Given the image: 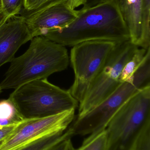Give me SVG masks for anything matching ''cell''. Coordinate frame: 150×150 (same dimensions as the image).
<instances>
[{
	"mask_svg": "<svg viewBox=\"0 0 150 150\" xmlns=\"http://www.w3.org/2000/svg\"><path fill=\"white\" fill-rule=\"evenodd\" d=\"M68 1V0H45L44 2L35 9L29 11H21L20 14L25 17L30 16L32 15L38 14L44 10L55 4L60 3L67 2Z\"/></svg>",
	"mask_w": 150,
	"mask_h": 150,
	"instance_id": "obj_18",
	"label": "cell"
},
{
	"mask_svg": "<svg viewBox=\"0 0 150 150\" xmlns=\"http://www.w3.org/2000/svg\"><path fill=\"white\" fill-rule=\"evenodd\" d=\"M68 137H72L69 132L51 134L37 139L14 150H47L52 146Z\"/></svg>",
	"mask_w": 150,
	"mask_h": 150,
	"instance_id": "obj_13",
	"label": "cell"
},
{
	"mask_svg": "<svg viewBox=\"0 0 150 150\" xmlns=\"http://www.w3.org/2000/svg\"><path fill=\"white\" fill-rule=\"evenodd\" d=\"M69 60L66 47L36 36L31 40L25 52L10 62L0 88L15 89L31 81L47 79L67 69Z\"/></svg>",
	"mask_w": 150,
	"mask_h": 150,
	"instance_id": "obj_2",
	"label": "cell"
},
{
	"mask_svg": "<svg viewBox=\"0 0 150 150\" xmlns=\"http://www.w3.org/2000/svg\"><path fill=\"white\" fill-rule=\"evenodd\" d=\"M1 92H2V90H1V88H0V93H1Z\"/></svg>",
	"mask_w": 150,
	"mask_h": 150,
	"instance_id": "obj_26",
	"label": "cell"
},
{
	"mask_svg": "<svg viewBox=\"0 0 150 150\" xmlns=\"http://www.w3.org/2000/svg\"><path fill=\"white\" fill-rule=\"evenodd\" d=\"M117 43L109 40L85 41L72 47L70 60L75 80L69 89L80 103Z\"/></svg>",
	"mask_w": 150,
	"mask_h": 150,
	"instance_id": "obj_6",
	"label": "cell"
},
{
	"mask_svg": "<svg viewBox=\"0 0 150 150\" xmlns=\"http://www.w3.org/2000/svg\"><path fill=\"white\" fill-rule=\"evenodd\" d=\"M9 18V17L5 13L3 10H0V25H1Z\"/></svg>",
	"mask_w": 150,
	"mask_h": 150,
	"instance_id": "obj_24",
	"label": "cell"
},
{
	"mask_svg": "<svg viewBox=\"0 0 150 150\" xmlns=\"http://www.w3.org/2000/svg\"><path fill=\"white\" fill-rule=\"evenodd\" d=\"M122 16L128 29L130 40L141 48L150 47V35L144 29L143 19V0H116Z\"/></svg>",
	"mask_w": 150,
	"mask_h": 150,
	"instance_id": "obj_11",
	"label": "cell"
},
{
	"mask_svg": "<svg viewBox=\"0 0 150 150\" xmlns=\"http://www.w3.org/2000/svg\"><path fill=\"white\" fill-rule=\"evenodd\" d=\"M131 150H150V122L144 126Z\"/></svg>",
	"mask_w": 150,
	"mask_h": 150,
	"instance_id": "obj_16",
	"label": "cell"
},
{
	"mask_svg": "<svg viewBox=\"0 0 150 150\" xmlns=\"http://www.w3.org/2000/svg\"><path fill=\"white\" fill-rule=\"evenodd\" d=\"M112 0H86L85 3L81 8V9L84 10L94 7L100 4Z\"/></svg>",
	"mask_w": 150,
	"mask_h": 150,
	"instance_id": "obj_22",
	"label": "cell"
},
{
	"mask_svg": "<svg viewBox=\"0 0 150 150\" xmlns=\"http://www.w3.org/2000/svg\"><path fill=\"white\" fill-rule=\"evenodd\" d=\"M150 54V47L148 49L139 47L124 66L121 74V81L123 83L133 78L146 57Z\"/></svg>",
	"mask_w": 150,
	"mask_h": 150,
	"instance_id": "obj_14",
	"label": "cell"
},
{
	"mask_svg": "<svg viewBox=\"0 0 150 150\" xmlns=\"http://www.w3.org/2000/svg\"><path fill=\"white\" fill-rule=\"evenodd\" d=\"M2 142H0V147H1V145L2 143Z\"/></svg>",
	"mask_w": 150,
	"mask_h": 150,
	"instance_id": "obj_27",
	"label": "cell"
},
{
	"mask_svg": "<svg viewBox=\"0 0 150 150\" xmlns=\"http://www.w3.org/2000/svg\"><path fill=\"white\" fill-rule=\"evenodd\" d=\"M75 109L41 118L25 119L2 143L0 150H14L51 134L65 132L75 119Z\"/></svg>",
	"mask_w": 150,
	"mask_h": 150,
	"instance_id": "obj_8",
	"label": "cell"
},
{
	"mask_svg": "<svg viewBox=\"0 0 150 150\" xmlns=\"http://www.w3.org/2000/svg\"><path fill=\"white\" fill-rule=\"evenodd\" d=\"M77 11V16L68 25L48 31L41 36L65 47L91 40L121 43L130 40L116 0Z\"/></svg>",
	"mask_w": 150,
	"mask_h": 150,
	"instance_id": "obj_1",
	"label": "cell"
},
{
	"mask_svg": "<svg viewBox=\"0 0 150 150\" xmlns=\"http://www.w3.org/2000/svg\"><path fill=\"white\" fill-rule=\"evenodd\" d=\"M71 137L63 140L47 150H72L73 146Z\"/></svg>",
	"mask_w": 150,
	"mask_h": 150,
	"instance_id": "obj_20",
	"label": "cell"
},
{
	"mask_svg": "<svg viewBox=\"0 0 150 150\" xmlns=\"http://www.w3.org/2000/svg\"><path fill=\"white\" fill-rule=\"evenodd\" d=\"M150 85V54L128 81L122 83L106 99L81 116L75 117L67 130L71 136H85L106 129L123 104L138 90Z\"/></svg>",
	"mask_w": 150,
	"mask_h": 150,
	"instance_id": "obj_3",
	"label": "cell"
},
{
	"mask_svg": "<svg viewBox=\"0 0 150 150\" xmlns=\"http://www.w3.org/2000/svg\"><path fill=\"white\" fill-rule=\"evenodd\" d=\"M143 19L145 31L150 35V0H143Z\"/></svg>",
	"mask_w": 150,
	"mask_h": 150,
	"instance_id": "obj_19",
	"label": "cell"
},
{
	"mask_svg": "<svg viewBox=\"0 0 150 150\" xmlns=\"http://www.w3.org/2000/svg\"><path fill=\"white\" fill-rule=\"evenodd\" d=\"M3 10L9 17L19 15L23 8L24 0H1Z\"/></svg>",
	"mask_w": 150,
	"mask_h": 150,
	"instance_id": "obj_17",
	"label": "cell"
},
{
	"mask_svg": "<svg viewBox=\"0 0 150 150\" xmlns=\"http://www.w3.org/2000/svg\"><path fill=\"white\" fill-rule=\"evenodd\" d=\"M86 0H68L67 2V5L71 10H75L76 8L83 6Z\"/></svg>",
	"mask_w": 150,
	"mask_h": 150,
	"instance_id": "obj_23",
	"label": "cell"
},
{
	"mask_svg": "<svg viewBox=\"0 0 150 150\" xmlns=\"http://www.w3.org/2000/svg\"><path fill=\"white\" fill-rule=\"evenodd\" d=\"M24 119L9 98L0 100V128L16 126Z\"/></svg>",
	"mask_w": 150,
	"mask_h": 150,
	"instance_id": "obj_12",
	"label": "cell"
},
{
	"mask_svg": "<svg viewBox=\"0 0 150 150\" xmlns=\"http://www.w3.org/2000/svg\"><path fill=\"white\" fill-rule=\"evenodd\" d=\"M150 122V85L138 90L112 118L106 128V150H131L144 126Z\"/></svg>",
	"mask_w": 150,
	"mask_h": 150,
	"instance_id": "obj_5",
	"label": "cell"
},
{
	"mask_svg": "<svg viewBox=\"0 0 150 150\" xmlns=\"http://www.w3.org/2000/svg\"><path fill=\"white\" fill-rule=\"evenodd\" d=\"M67 3H60L38 14L24 17L32 38L50 30L65 27L76 18L78 11L71 10Z\"/></svg>",
	"mask_w": 150,
	"mask_h": 150,
	"instance_id": "obj_10",
	"label": "cell"
},
{
	"mask_svg": "<svg viewBox=\"0 0 150 150\" xmlns=\"http://www.w3.org/2000/svg\"><path fill=\"white\" fill-rule=\"evenodd\" d=\"M9 98L25 119L54 115L78 107L68 90L51 83L47 79L28 82L17 87Z\"/></svg>",
	"mask_w": 150,
	"mask_h": 150,
	"instance_id": "obj_4",
	"label": "cell"
},
{
	"mask_svg": "<svg viewBox=\"0 0 150 150\" xmlns=\"http://www.w3.org/2000/svg\"><path fill=\"white\" fill-rule=\"evenodd\" d=\"M45 0H24L23 8L22 11L33 10L40 6Z\"/></svg>",
	"mask_w": 150,
	"mask_h": 150,
	"instance_id": "obj_21",
	"label": "cell"
},
{
	"mask_svg": "<svg viewBox=\"0 0 150 150\" xmlns=\"http://www.w3.org/2000/svg\"><path fill=\"white\" fill-rule=\"evenodd\" d=\"M107 134L105 129L93 133L85 138L82 145L72 150H106Z\"/></svg>",
	"mask_w": 150,
	"mask_h": 150,
	"instance_id": "obj_15",
	"label": "cell"
},
{
	"mask_svg": "<svg viewBox=\"0 0 150 150\" xmlns=\"http://www.w3.org/2000/svg\"><path fill=\"white\" fill-rule=\"evenodd\" d=\"M32 38L22 15L10 17L0 25V67L10 62L20 47Z\"/></svg>",
	"mask_w": 150,
	"mask_h": 150,
	"instance_id": "obj_9",
	"label": "cell"
},
{
	"mask_svg": "<svg viewBox=\"0 0 150 150\" xmlns=\"http://www.w3.org/2000/svg\"><path fill=\"white\" fill-rule=\"evenodd\" d=\"M138 48L130 40L117 43L83 99L79 103L77 116L83 115L94 108L122 83L120 76L123 67Z\"/></svg>",
	"mask_w": 150,
	"mask_h": 150,
	"instance_id": "obj_7",
	"label": "cell"
},
{
	"mask_svg": "<svg viewBox=\"0 0 150 150\" xmlns=\"http://www.w3.org/2000/svg\"><path fill=\"white\" fill-rule=\"evenodd\" d=\"M3 9L2 4L1 0H0V10Z\"/></svg>",
	"mask_w": 150,
	"mask_h": 150,
	"instance_id": "obj_25",
	"label": "cell"
}]
</instances>
